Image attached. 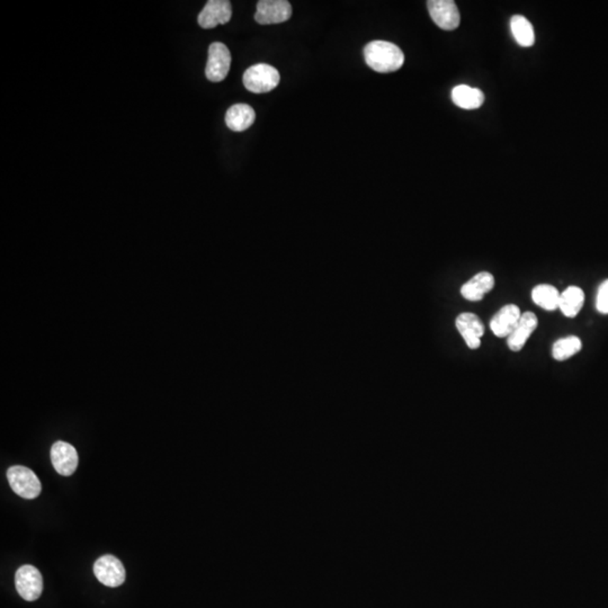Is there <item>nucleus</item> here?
<instances>
[{"mask_svg":"<svg viewBox=\"0 0 608 608\" xmlns=\"http://www.w3.org/2000/svg\"><path fill=\"white\" fill-rule=\"evenodd\" d=\"M365 63L376 73L397 71L405 63V54L395 44L387 41H372L364 49Z\"/></svg>","mask_w":608,"mask_h":608,"instance_id":"obj_1","label":"nucleus"},{"mask_svg":"<svg viewBox=\"0 0 608 608\" xmlns=\"http://www.w3.org/2000/svg\"><path fill=\"white\" fill-rule=\"evenodd\" d=\"M279 73L276 68L266 63H258L248 68L243 73V85L254 94H265L279 86Z\"/></svg>","mask_w":608,"mask_h":608,"instance_id":"obj_2","label":"nucleus"},{"mask_svg":"<svg viewBox=\"0 0 608 608\" xmlns=\"http://www.w3.org/2000/svg\"><path fill=\"white\" fill-rule=\"evenodd\" d=\"M7 479L13 491L25 499H34L42 491L38 476L31 469L15 465L7 471Z\"/></svg>","mask_w":608,"mask_h":608,"instance_id":"obj_3","label":"nucleus"},{"mask_svg":"<svg viewBox=\"0 0 608 608\" xmlns=\"http://www.w3.org/2000/svg\"><path fill=\"white\" fill-rule=\"evenodd\" d=\"M15 586L23 599L34 602L43 592V578L36 567L22 565L15 575Z\"/></svg>","mask_w":608,"mask_h":608,"instance_id":"obj_4","label":"nucleus"},{"mask_svg":"<svg viewBox=\"0 0 608 608\" xmlns=\"http://www.w3.org/2000/svg\"><path fill=\"white\" fill-rule=\"evenodd\" d=\"M231 67V53L228 46L221 42H214L208 48V59L206 76L212 82L225 80Z\"/></svg>","mask_w":608,"mask_h":608,"instance_id":"obj_5","label":"nucleus"},{"mask_svg":"<svg viewBox=\"0 0 608 608\" xmlns=\"http://www.w3.org/2000/svg\"><path fill=\"white\" fill-rule=\"evenodd\" d=\"M292 16V6L287 0H260L257 3L255 21L260 25L281 24Z\"/></svg>","mask_w":608,"mask_h":608,"instance_id":"obj_6","label":"nucleus"},{"mask_svg":"<svg viewBox=\"0 0 608 608\" xmlns=\"http://www.w3.org/2000/svg\"><path fill=\"white\" fill-rule=\"evenodd\" d=\"M94 573L100 582L107 587L121 586L125 581L127 572L124 565L117 557L107 554L103 555L95 562Z\"/></svg>","mask_w":608,"mask_h":608,"instance_id":"obj_7","label":"nucleus"},{"mask_svg":"<svg viewBox=\"0 0 608 608\" xmlns=\"http://www.w3.org/2000/svg\"><path fill=\"white\" fill-rule=\"evenodd\" d=\"M428 11L432 21L444 31H454L459 26L461 16L453 0H430Z\"/></svg>","mask_w":608,"mask_h":608,"instance_id":"obj_8","label":"nucleus"},{"mask_svg":"<svg viewBox=\"0 0 608 608\" xmlns=\"http://www.w3.org/2000/svg\"><path fill=\"white\" fill-rule=\"evenodd\" d=\"M233 17V7L228 0H208L198 17V25L210 30L218 25H225Z\"/></svg>","mask_w":608,"mask_h":608,"instance_id":"obj_9","label":"nucleus"},{"mask_svg":"<svg viewBox=\"0 0 608 608\" xmlns=\"http://www.w3.org/2000/svg\"><path fill=\"white\" fill-rule=\"evenodd\" d=\"M51 461L53 468L59 474L69 476L75 473L78 466V453L71 444L58 441L52 446Z\"/></svg>","mask_w":608,"mask_h":608,"instance_id":"obj_10","label":"nucleus"},{"mask_svg":"<svg viewBox=\"0 0 608 608\" xmlns=\"http://www.w3.org/2000/svg\"><path fill=\"white\" fill-rule=\"evenodd\" d=\"M455 324L469 348L478 349L481 345V337L484 334L481 319L476 314L463 312L457 316Z\"/></svg>","mask_w":608,"mask_h":608,"instance_id":"obj_11","label":"nucleus"},{"mask_svg":"<svg viewBox=\"0 0 608 608\" xmlns=\"http://www.w3.org/2000/svg\"><path fill=\"white\" fill-rule=\"evenodd\" d=\"M521 316H522V312L515 304H507L503 306L495 316H492L490 321L492 333L499 338H508L518 324Z\"/></svg>","mask_w":608,"mask_h":608,"instance_id":"obj_12","label":"nucleus"},{"mask_svg":"<svg viewBox=\"0 0 608 608\" xmlns=\"http://www.w3.org/2000/svg\"><path fill=\"white\" fill-rule=\"evenodd\" d=\"M538 316L530 311H526L521 316L518 324H517L513 333L507 338V343L511 351H522L525 346L527 339L534 333V330L538 327Z\"/></svg>","mask_w":608,"mask_h":608,"instance_id":"obj_13","label":"nucleus"},{"mask_svg":"<svg viewBox=\"0 0 608 608\" xmlns=\"http://www.w3.org/2000/svg\"><path fill=\"white\" fill-rule=\"evenodd\" d=\"M495 287V277L488 272H481L473 276L470 281L463 285L461 294L465 300L478 302L484 299Z\"/></svg>","mask_w":608,"mask_h":608,"instance_id":"obj_14","label":"nucleus"},{"mask_svg":"<svg viewBox=\"0 0 608 608\" xmlns=\"http://www.w3.org/2000/svg\"><path fill=\"white\" fill-rule=\"evenodd\" d=\"M256 113L254 108L247 104H235L225 114V124L233 132H243L254 124Z\"/></svg>","mask_w":608,"mask_h":608,"instance_id":"obj_15","label":"nucleus"},{"mask_svg":"<svg viewBox=\"0 0 608 608\" xmlns=\"http://www.w3.org/2000/svg\"><path fill=\"white\" fill-rule=\"evenodd\" d=\"M452 100L463 110H476L484 104V94L478 88H472L468 85H459L452 90Z\"/></svg>","mask_w":608,"mask_h":608,"instance_id":"obj_16","label":"nucleus"},{"mask_svg":"<svg viewBox=\"0 0 608 608\" xmlns=\"http://www.w3.org/2000/svg\"><path fill=\"white\" fill-rule=\"evenodd\" d=\"M584 291L578 287H569L560 294L559 309L567 318H575L584 306Z\"/></svg>","mask_w":608,"mask_h":608,"instance_id":"obj_17","label":"nucleus"},{"mask_svg":"<svg viewBox=\"0 0 608 608\" xmlns=\"http://www.w3.org/2000/svg\"><path fill=\"white\" fill-rule=\"evenodd\" d=\"M511 30L513 38L523 48H530L535 43V33L526 17L515 15L511 19Z\"/></svg>","mask_w":608,"mask_h":608,"instance_id":"obj_18","label":"nucleus"},{"mask_svg":"<svg viewBox=\"0 0 608 608\" xmlns=\"http://www.w3.org/2000/svg\"><path fill=\"white\" fill-rule=\"evenodd\" d=\"M560 294L557 287L550 284H540L532 291V299L536 306L546 311L559 309Z\"/></svg>","mask_w":608,"mask_h":608,"instance_id":"obj_19","label":"nucleus"},{"mask_svg":"<svg viewBox=\"0 0 608 608\" xmlns=\"http://www.w3.org/2000/svg\"><path fill=\"white\" fill-rule=\"evenodd\" d=\"M581 341L576 336H567V337L560 338L552 347V356L554 360L562 361L570 358L576 355L581 349Z\"/></svg>","mask_w":608,"mask_h":608,"instance_id":"obj_20","label":"nucleus"},{"mask_svg":"<svg viewBox=\"0 0 608 608\" xmlns=\"http://www.w3.org/2000/svg\"><path fill=\"white\" fill-rule=\"evenodd\" d=\"M596 308L600 314H608V279L600 284L598 289Z\"/></svg>","mask_w":608,"mask_h":608,"instance_id":"obj_21","label":"nucleus"}]
</instances>
